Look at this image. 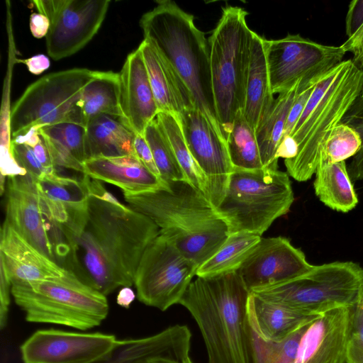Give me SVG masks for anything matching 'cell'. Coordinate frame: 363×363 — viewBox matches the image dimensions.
I'll use <instances>...</instances> for the list:
<instances>
[{
	"label": "cell",
	"mask_w": 363,
	"mask_h": 363,
	"mask_svg": "<svg viewBox=\"0 0 363 363\" xmlns=\"http://www.w3.org/2000/svg\"><path fill=\"white\" fill-rule=\"evenodd\" d=\"M341 123L346 124L360 135L363 140V98L360 96L354 101L348 109Z\"/></svg>",
	"instance_id": "45"
},
{
	"label": "cell",
	"mask_w": 363,
	"mask_h": 363,
	"mask_svg": "<svg viewBox=\"0 0 363 363\" xmlns=\"http://www.w3.org/2000/svg\"><path fill=\"white\" fill-rule=\"evenodd\" d=\"M40 135L48 147L55 168L63 167L84 172L83 164L68 149L53 139L40 134Z\"/></svg>",
	"instance_id": "40"
},
{
	"label": "cell",
	"mask_w": 363,
	"mask_h": 363,
	"mask_svg": "<svg viewBox=\"0 0 363 363\" xmlns=\"http://www.w3.org/2000/svg\"><path fill=\"white\" fill-rule=\"evenodd\" d=\"M348 172L354 180L363 179V140L359 152L352 157Z\"/></svg>",
	"instance_id": "51"
},
{
	"label": "cell",
	"mask_w": 363,
	"mask_h": 363,
	"mask_svg": "<svg viewBox=\"0 0 363 363\" xmlns=\"http://www.w3.org/2000/svg\"><path fill=\"white\" fill-rule=\"evenodd\" d=\"M143 135L151 149L161 179L167 184L177 182H188L156 118L147 125Z\"/></svg>",
	"instance_id": "34"
},
{
	"label": "cell",
	"mask_w": 363,
	"mask_h": 363,
	"mask_svg": "<svg viewBox=\"0 0 363 363\" xmlns=\"http://www.w3.org/2000/svg\"><path fill=\"white\" fill-rule=\"evenodd\" d=\"M50 28L49 19L42 13H33L30 16V29L36 38L46 36Z\"/></svg>",
	"instance_id": "48"
},
{
	"label": "cell",
	"mask_w": 363,
	"mask_h": 363,
	"mask_svg": "<svg viewBox=\"0 0 363 363\" xmlns=\"http://www.w3.org/2000/svg\"><path fill=\"white\" fill-rule=\"evenodd\" d=\"M156 121L167 137L188 182L207 196V179L186 144L177 117L169 113L159 112Z\"/></svg>",
	"instance_id": "31"
},
{
	"label": "cell",
	"mask_w": 363,
	"mask_h": 363,
	"mask_svg": "<svg viewBox=\"0 0 363 363\" xmlns=\"http://www.w3.org/2000/svg\"><path fill=\"white\" fill-rule=\"evenodd\" d=\"M252 329L267 341L285 339L316 315H308L297 311L268 301L251 293L247 306Z\"/></svg>",
	"instance_id": "24"
},
{
	"label": "cell",
	"mask_w": 363,
	"mask_h": 363,
	"mask_svg": "<svg viewBox=\"0 0 363 363\" xmlns=\"http://www.w3.org/2000/svg\"><path fill=\"white\" fill-rule=\"evenodd\" d=\"M226 145L234 168L265 169L262 163L255 130L245 119L242 110L236 113Z\"/></svg>",
	"instance_id": "30"
},
{
	"label": "cell",
	"mask_w": 363,
	"mask_h": 363,
	"mask_svg": "<svg viewBox=\"0 0 363 363\" xmlns=\"http://www.w3.org/2000/svg\"><path fill=\"white\" fill-rule=\"evenodd\" d=\"M363 268L351 261L313 265L305 274L253 294L308 315L347 307L356 302Z\"/></svg>",
	"instance_id": "9"
},
{
	"label": "cell",
	"mask_w": 363,
	"mask_h": 363,
	"mask_svg": "<svg viewBox=\"0 0 363 363\" xmlns=\"http://www.w3.org/2000/svg\"><path fill=\"white\" fill-rule=\"evenodd\" d=\"M265 40L254 32L242 110L245 119L255 130L274 100L267 66Z\"/></svg>",
	"instance_id": "25"
},
{
	"label": "cell",
	"mask_w": 363,
	"mask_h": 363,
	"mask_svg": "<svg viewBox=\"0 0 363 363\" xmlns=\"http://www.w3.org/2000/svg\"><path fill=\"white\" fill-rule=\"evenodd\" d=\"M177 117L186 144L207 179V198L216 208L224 197L234 169L226 142L198 108H186Z\"/></svg>",
	"instance_id": "14"
},
{
	"label": "cell",
	"mask_w": 363,
	"mask_h": 363,
	"mask_svg": "<svg viewBox=\"0 0 363 363\" xmlns=\"http://www.w3.org/2000/svg\"><path fill=\"white\" fill-rule=\"evenodd\" d=\"M362 88L363 69L352 59L342 60L318 82L288 137L296 147L295 155L284 160L289 177L306 182L315 174L324 143Z\"/></svg>",
	"instance_id": "5"
},
{
	"label": "cell",
	"mask_w": 363,
	"mask_h": 363,
	"mask_svg": "<svg viewBox=\"0 0 363 363\" xmlns=\"http://www.w3.org/2000/svg\"><path fill=\"white\" fill-rule=\"evenodd\" d=\"M172 325L151 336L119 340L115 350L106 357L94 363H139L164 347L174 335Z\"/></svg>",
	"instance_id": "33"
},
{
	"label": "cell",
	"mask_w": 363,
	"mask_h": 363,
	"mask_svg": "<svg viewBox=\"0 0 363 363\" xmlns=\"http://www.w3.org/2000/svg\"><path fill=\"white\" fill-rule=\"evenodd\" d=\"M11 151L17 163L35 181L43 174L49 173L38 160L31 147L11 141Z\"/></svg>",
	"instance_id": "41"
},
{
	"label": "cell",
	"mask_w": 363,
	"mask_h": 363,
	"mask_svg": "<svg viewBox=\"0 0 363 363\" xmlns=\"http://www.w3.org/2000/svg\"><path fill=\"white\" fill-rule=\"evenodd\" d=\"M138 48L159 112L177 116L184 109L195 107L190 91L169 62L146 40Z\"/></svg>",
	"instance_id": "22"
},
{
	"label": "cell",
	"mask_w": 363,
	"mask_h": 363,
	"mask_svg": "<svg viewBox=\"0 0 363 363\" xmlns=\"http://www.w3.org/2000/svg\"><path fill=\"white\" fill-rule=\"evenodd\" d=\"M310 322L278 342L265 340L252 330L254 363H293Z\"/></svg>",
	"instance_id": "35"
},
{
	"label": "cell",
	"mask_w": 363,
	"mask_h": 363,
	"mask_svg": "<svg viewBox=\"0 0 363 363\" xmlns=\"http://www.w3.org/2000/svg\"><path fill=\"white\" fill-rule=\"evenodd\" d=\"M344 363H346V362H345Z\"/></svg>",
	"instance_id": "57"
},
{
	"label": "cell",
	"mask_w": 363,
	"mask_h": 363,
	"mask_svg": "<svg viewBox=\"0 0 363 363\" xmlns=\"http://www.w3.org/2000/svg\"><path fill=\"white\" fill-rule=\"evenodd\" d=\"M198 267L160 234L147 247L134 279L138 300L164 311L179 303Z\"/></svg>",
	"instance_id": "12"
},
{
	"label": "cell",
	"mask_w": 363,
	"mask_h": 363,
	"mask_svg": "<svg viewBox=\"0 0 363 363\" xmlns=\"http://www.w3.org/2000/svg\"><path fill=\"white\" fill-rule=\"evenodd\" d=\"M119 76L122 117L136 134L143 135L159 110L139 48L127 56Z\"/></svg>",
	"instance_id": "20"
},
{
	"label": "cell",
	"mask_w": 363,
	"mask_h": 363,
	"mask_svg": "<svg viewBox=\"0 0 363 363\" xmlns=\"http://www.w3.org/2000/svg\"><path fill=\"white\" fill-rule=\"evenodd\" d=\"M140 26L144 40L173 66L190 91L195 108L223 136L212 89L209 45L194 16L174 1L160 0L142 16Z\"/></svg>",
	"instance_id": "4"
},
{
	"label": "cell",
	"mask_w": 363,
	"mask_h": 363,
	"mask_svg": "<svg viewBox=\"0 0 363 363\" xmlns=\"http://www.w3.org/2000/svg\"><path fill=\"white\" fill-rule=\"evenodd\" d=\"M33 150L38 160L49 173L57 172L52 162L48 147L41 136L40 140L33 147Z\"/></svg>",
	"instance_id": "49"
},
{
	"label": "cell",
	"mask_w": 363,
	"mask_h": 363,
	"mask_svg": "<svg viewBox=\"0 0 363 363\" xmlns=\"http://www.w3.org/2000/svg\"><path fill=\"white\" fill-rule=\"evenodd\" d=\"M248 13L227 5L208 38L212 89L221 133L226 142L236 113L243 110L252 40Z\"/></svg>",
	"instance_id": "6"
},
{
	"label": "cell",
	"mask_w": 363,
	"mask_h": 363,
	"mask_svg": "<svg viewBox=\"0 0 363 363\" xmlns=\"http://www.w3.org/2000/svg\"><path fill=\"white\" fill-rule=\"evenodd\" d=\"M250 292L237 272L191 282L179 303L193 316L209 363H254Z\"/></svg>",
	"instance_id": "2"
},
{
	"label": "cell",
	"mask_w": 363,
	"mask_h": 363,
	"mask_svg": "<svg viewBox=\"0 0 363 363\" xmlns=\"http://www.w3.org/2000/svg\"><path fill=\"white\" fill-rule=\"evenodd\" d=\"M102 114L122 117L119 73L95 71L93 79L83 90L69 122L86 127L92 119Z\"/></svg>",
	"instance_id": "26"
},
{
	"label": "cell",
	"mask_w": 363,
	"mask_h": 363,
	"mask_svg": "<svg viewBox=\"0 0 363 363\" xmlns=\"http://www.w3.org/2000/svg\"><path fill=\"white\" fill-rule=\"evenodd\" d=\"M6 220L23 238L54 259L55 253L36 181L28 174L8 177Z\"/></svg>",
	"instance_id": "17"
},
{
	"label": "cell",
	"mask_w": 363,
	"mask_h": 363,
	"mask_svg": "<svg viewBox=\"0 0 363 363\" xmlns=\"http://www.w3.org/2000/svg\"><path fill=\"white\" fill-rule=\"evenodd\" d=\"M300 82L279 94L255 130L259 155L265 169H278V150L287 118L298 92Z\"/></svg>",
	"instance_id": "27"
},
{
	"label": "cell",
	"mask_w": 363,
	"mask_h": 363,
	"mask_svg": "<svg viewBox=\"0 0 363 363\" xmlns=\"http://www.w3.org/2000/svg\"><path fill=\"white\" fill-rule=\"evenodd\" d=\"M313 188L316 196L328 208L341 213L354 209L359 200L352 184L345 161H319Z\"/></svg>",
	"instance_id": "28"
},
{
	"label": "cell",
	"mask_w": 363,
	"mask_h": 363,
	"mask_svg": "<svg viewBox=\"0 0 363 363\" xmlns=\"http://www.w3.org/2000/svg\"><path fill=\"white\" fill-rule=\"evenodd\" d=\"M355 64L360 68L363 69V52L359 60L355 62Z\"/></svg>",
	"instance_id": "55"
},
{
	"label": "cell",
	"mask_w": 363,
	"mask_h": 363,
	"mask_svg": "<svg viewBox=\"0 0 363 363\" xmlns=\"http://www.w3.org/2000/svg\"><path fill=\"white\" fill-rule=\"evenodd\" d=\"M313 267L301 249L278 236L261 238L236 272L252 293L301 277Z\"/></svg>",
	"instance_id": "16"
},
{
	"label": "cell",
	"mask_w": 363,
	"mask_h": 363,
	"mask_svg": "<svg viewBox=\"0 0 363 363\" xmlns=\"http://www.w3.org/2000/svg\"><path fill=\"white\" fill-rule=\"evenodd\" d=\"M319 81L312 82L302 90L298 89V92L296 96L287 118L281 143L291 134L295 124L301 116L314 88Z\"/></svg>",
	"instance_id": "42"
},
{
	"label": "cell",
	"mask_w": 363,
	"mask_h": 363,
	"mask_svg": "<svg viewBox=\"0 0 363 363\" xmlns=\"http://www.w3.org/2000/svg\"><path fill=\"white\" fill-rule=\"evenodd\" d=\"M39 130L35 127L31 128L28 132L17 136L11 141L15 143L25 144L33 148L40 140Z\"/></svg>",
	"instance_id": "52"
},
{
	"label": "cell",
	"mask_w": 363,
	"mask_h": 363,
	"mask_svg": "<svg viewBox=\"0 0 363 363\" xmlns=\"http://www.w3.org/2000/svg\"><path fill=\"white\" fill-rule=\"evenodd\" d=\"M11 295L27 321L82 330L99 326L109 310L105 295L68 270L59 278L11 285Z\"/></svg>",
	"instance_id": "7"
},
{
	"label": "cell",
	"mask_w": 363,
	"mask_h": 363,
	"mask_svg": "<svg viewBox=\"0 0 363 363\" xmlns=\"http://www.w3.org/2000/svg\"><path fill=\"white\" fill-rule=\"evenodd\" d=\"M362 145L359 133L342 123L337 125L324 143L318 162L335 163L354 157Z\"/></svg>",
	"instance_id": "36"
},
{
	"label": "cell",
	"mask_w": 363,
	"mask_h": 363,
	"mask_svg": "<svg viewBox=\"0 0 363 363\" xmlns=\"http://www.w3.org/2000/svg\"><path fill=\"white\" fill-rule=\"evenodd\" d=\"M6 176L3 175V174H1V183H0V186H1V194L2 195L4 190H5V182H6Z\"/></svg>",
	"instance_id": "54"
},
{
	"label": "cell",
	"mask_w": 363,
	"mask_h": 363,
	"mask_svg": "<svg viewBox=\"0 0 363 363\" xmlns=\"http://www.w3.org/2000/svg\"><path fill=\"white\" fill-rule=\"evenodd\" d=\"M133 146L135 155L138 160L152 174L161 179L159 170L155 164L151 149L143 135L136 134Z\"/></svg>",
	"instance_id": "43"
},
{
	"label": "cell",
	"mask_w": 363,
	"mask_h": 363,
	"mask_svg": "<svg viewBox=\"0 0 363 363\" xmlns=\"http://www.w3.org/2000/svg\"><path fill=\"white\" fill-rule=\"evenodd\" d=\"M363 23V0H353L348 6L345 18V32L351 37Z\"/></svg>",
	"instance_id": "44"
},
{
	"label": "cell",
	"mask_w": 363,
	"mask_h": 363,
	"mask_svg": "<svg viewBox=\"0 0 363 363\" xmlns=\"http://www.w3.org/2000/svg\"><path fill=\"white\" fill-rule=\"evenodd\" d=\"M25 64L29 72L33 74L38 75L47 70L50 62L48 57L44 55H34L30 58L23 60H18Z\"/></svg>",
	"instance_id": "50"
},
{
	"label": "cell",
	"mask_w": 363,
	"mask_h": 363,
	"mask_svg": "<svg viewBox=\"0 0 363 363\" xmlns=\"http://www.w3.org/2000/svg\"><path fill=\"white\" fill-rule=\"evenodd\" d=\"M85 126L72 122H62L53 125L45 126L39 130V134L53 139L68 149L82 164L86 156Z\"/></svg>",
	"instance_id": "37"
},
{
	"label": "cell",
	"mask_w": 363,
	"mask_h": 363,
	"mask_svg": "<svg viewBox=\"0 0 363 363\" xmlns=\"http://www.w3.org/2000/svg\"><path fill=\"white\" fill-rule=\"evenodd\" d=\"M360 96L363 98V88H362V93H361V94H360Z\"/></svg>",
	"instance_id": "56"
},
{
	"label": "cell",
	"mask_w": 363,
	"mask_h": 363,
	"mask_svg": "<svg viewBox=\"0 0 363 363\" xmlns=\"http://www.w3.org/2000/svg\"><path fill=\"white\" fill-rule=\"evenodd\" d=\"M294 201L287 172L234 168L216 208L229 233L245 231L262 236L275 220L289 211Z\"/></svg>",
	"instance_id": "8"
},
{
	"label": "cell",
	"mask_w": 363,
	"mask_h": 363,
	"mask_svg": "<svg viewBox=\"0 0 363 363\" xmlns=\"http://www.w3.org/2000/svg\"><path fill=\"white\" fill-rule=\"evenodd\" d=\"M0 271V326L1 328L3 329L7 322L10 304V294H11V284L6 276L4 269L1 268Z\"/></svg>",
	"instance_id": "46"
},
{
	"label": "cell",
	"mask_w": 363,
	"mask_h": 363,
	"mask_svg": "<svg viewBox=\"0 0 363 363\" xmlns=\"http://www.w3.org/2000/svg\"><path fill=\"white\" fill-rule=\"evenodd\" d=\"M350 308L317 315L304 333L293 363H344L350 332Z\"/></svg>",
	"instance_id": "18"
},
{
	"label": "cell",
	"mask_w": 363,
	"mask_h": 363,
	"mask_svg": "<svg viewBox=\"0 0 363 363\" xmlns=\"http://www.w3.org/2000/svg\"><path fill=\"white\" fill-rule=\"evenodd\" d=\"M36 186L41 196L65 204L67 209L85 206L89 197L84 175L79 180L56 172L45 173L36 181Z\"/></svg>",
	"instance_id": "32"
},
{
	"label": "cell",
	"mask_w": 363,
	"mask_h": 363,
	"mask_svg": "<svg viewBox=\"0 0 363 363\" xmlns=\"http://www.w3.org/2000/svg\"><path fill=\"white\" fill-rule=\"evenodd\" d=\"M265 46L274 95L289 90L299 82V90H302L319 81L342 61L346 53L340 45L320 44L299 34L266 39Z\"/></svg>",
	"instance_id": "11"
},
{
	"label": "cell",
	"mask_w": 363,
	"mask_h": 363,
	"mask_svg": "<svg viewBox=\"0 0 363 363\" xmlns=\"http://www.w3.org/2000/svg\"><path fill=\"white\" fill-rule=\"evenodd\" d=\"M94 74L95 71L86 68H74L47 74L31 84L11 110V140L33 127L69 122Z\"/></svg>",
	"instance_id": "10"
},
{
	"label": "cell",
	"mask_w": 363,
	"mask_h": 363,
	"mask_svg": "<svg viewBox=\"0 0 363 363\" xmlns=\"http://www.w3.org/2000/svg\"><path fill=\"white\" fill-rule=\"evenodd\" d=\"M86 205L67 209V221L55 226L62 240L54 253L68 263V271L106 296L120 286L134 284L147 247L159 235L145 215L121 203L98 180L86 177Z\"/></svg>",
	"instance_id": "1"
},
{
	"label": "cell",
	"mask_w": 363,
	"mask_h": 363,
	"mask_svg": "<svg viewBox=\"0 0 363 363\" xmlns=\"http://www.w3.org/2000/svg\"><path fill=\"white\" fill-rule=\"evenodd\" d=\"M350 312L345 362L363 363V284L355 303L350 308Z\"/></svg>",
	"instance_id": "39"
},
{
	"label": "cell",
	"mask_w": 363,
	"mask_h": 363,
	"mask_svg": "<svg viewBox=\"0 0 363 363\" xmlns=\"http://www.w3.org/2000/svg\"><path fill=\"white\" fill-rule=\"evenodd\" d=\"M0 267L11 285L63 277L67 269L45 255L4 220L1 228Z\"/></svg>",
	"instance_id": "19"
},
{
	"label": "cell",
	"mask_w": 363,
	"mask_h": 363,
	"mask_svg": "<svg viewBox=\"0 0 363 363\" xmlns=\"http://www.w3.org/2000/svg\"><path fill=\"white\" fill-rule=\"evenodd\" d=\"M262 236L249 232L230 233L220 248L196 271V277H211L236 272Z\"/></svg>",
	"instance_id": "29"
},
{
	"label": "cell",
	"mask_w": 363,
	"mask_h": 363,
	"mask_svg": "<svg viewBox=\"0 0 363 363\" xmlns=\"http://www.w3.org/2000/svg\"><path fill=\"white\" fill-rule=\"evenodd\" d=\"M50 21L45 36L48 54L54 60L82 49L97 33L106 15L108 0H34Z\"/></svg>",
	"instance_id": "13"
},
{
	"label": "cell",
	"mask_w": 363,
	"mask_h": 363,
	"mask_svg": "<svg viewBox=\"0 0 363 363\" xmlns=\"http://www.w3.org/2000/svg\"><path fill=\"white\" fill-rule=\"evenodd\" d=\"M135 298V294L129 286L123 287L116 297V302L120 306L128 308Z\"/></svg>",
	"instance_id": "53"
},
{
	"label": "cell",
	"mask_w": 363,
	"mask_h": 363,
	"mask_svg": "<svg viewBox=\"0 0 363 363\" xmlns=\"http://www.w3.org/2000/svg\"><path fill=\"white\" fill-rule=\"evenodd\" d=\"M83 174L111 184L123 192L143 193L169 189V184L152 174L135 155L94 157L83 163Z\"/></svg>",
	"instance_id": "21"
},
{
	"label": "cell",
	"mask_w": 363,
	"mask_h": 363,
	"mask_svg": "<svg viewBox=\"0 0 363 363\" xmlns=\"http://www.w3.org/2000/svg\"><path fill=\"white\" fill-rule=\"evenodd\" d=\"M345 52L353 55L352 61L355 63L363 52V23L358 30L341 45Z\"/></svg>",
	"instance_id": "47"
},
{
	"label": "cell",
	"mask_w": 363,
	"mask_h": 363,
	"mask_svg": "<svg viewBox=\"0 0 363 363\" xmlns=\"http://www.w3.org/2000/svg\"><path fill=\"white\" fill-rule=\"evenodd\" d=\"M191 334L186 325H177L169 343L139 363H193L190 355Z\"/></svg>",
	"instance_id": "38"
},
{
	"label": "cell",
	"mask_w": 363,
	"mask_h": 363,
	"mask_svg": "<svg viewBox=\"0 0 363 363\" xmlns=\"http://www.w3.org/2000/svg\"><path fill=\"white\" fill-rule=\"evenodd\" d=\"M86 128V160L135 155L136 133L121 116L100 115L92 119Z\"/></svg>",
	"instance_id": "23"
},
{
	"label": "cell",
	"mask_w": 363,
	"mask_h": 363,
	"mask_svg": "<svg viewBox=\"0 0 363 363\" xmlns=\"http://www.w3.org/2000/svg\"><path fill=\"white\" fill-rule=\"evenodd\" d=\"M118 342L115 335L101 333L40 330L20 350L24 363H94L111 354Z\"/></svg>",
	"instance_id": "15"
},
{
	"label": "cell",
	"mask_w": 363,
	"mask_h": 363,
	"mask_svg": "<svg viewBox=\"0 0 363 363\" xmlns=\"http://www.w3.org/2000/svg\"><path fill=\"white\" fill-rule=\"evenodd\" d=\"M169 189L123 192L128 206L150 218L166 238L198 268L223 245L228 228L207 196L188 182Z\"/></svg>",
	"instance_id": "3"
}]
</instances>
